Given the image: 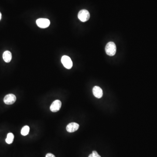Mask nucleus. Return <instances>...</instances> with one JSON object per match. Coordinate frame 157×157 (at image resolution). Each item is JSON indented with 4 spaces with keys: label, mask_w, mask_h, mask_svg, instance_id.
<instances>
[{
    "label": "nucleus",
    "mask_w": 157,
    "mask_h": 157,
    "mask_svg": "<svg viewBox=\"0 0 157 157\" xmlns=\"http://www.w3.org/2000/svg\"><path fill=\"white\" fill-rule=\"evenodd\" d=\"M93 95L96 98H101L103 95L102 90L98 86H95L92 89Z\"/></svg>",
    "instance_id": "nucleus-8"
},
{
    "label": "nucleus",
    "mask_w": 157,
    "mask_h": 157,
    "mask_svg": "<svg viewBox=\"0 0 157 157\" xmlns=\"http://www.w3.org/2000/svg\"><path fill=\"white\" fill-rule=\"evenodd\" d=\"M79 126V125L77 123L72 122L67 125L66 127V130L68 132H74L78 129Z\"/></svg>",
    "instance_id": "nucleus-7"
},
{
    "label": "nucleus",
    "mask_w": 157,
    "mask_h": 157,
    "mask_svg": "<svg viewBox=\"0 0 157 157\" xmlns=\"http://www.w3.org/2000/svg\"><path fill=\"white\" fill-rule=\"evenodd\" d=\"M3 58L5 62H10L12 59V53L9 51H5L3 54Z\"/></svg>",
    "instance_id": "nucleus-9"
},
{
    "label": "nucleus",
    "mask_w": 157,
    "mask_h": 157,
    "mask_svg": "<svg viewBox=\"0 0 157 157\" xmlns=\"http://www.w3.org/2000/svg\"><path fill=\"white\" fill-rule=\"evenodd\" d=\"M62 103L59 100L54 101L50 106V109L52 112H56L59 111L61 107Z\"/></svg>",
    "instance_id": "nucleus-6"
},
{
    "label": "nucleus",
    "mask_w": 157,
    "mask_h": 157,
    "mask_svg": "<svg viewBox=\"0 0 157 157\" xmlns=\"http://www.w3.org/2000/svg\"><path fill=\"white\" fill-rule=\"evenodd\" d=\"M45 157H56V156L53 154H51V153H48L46 155Z\"/></svg>",
    "instance_id": "nucleus-13"
},
{
    "label": "nucleus",
    "mask_w": 157,
    "mask_h": 157,
    "mask_svg": "<svg viewBox=\"0 0 157 157\" xmlns=\"http://www.w3.org/2000/svg\"><path fill=\"white\" fill-rule=\"evenodd\" d=\"M36 24L40 28L45 29L49 26L50 22L49 20L46 18H39L36 21Z\"/></svg>",
    "instance_id": "nucleus-4"
},
{
    "label": "nucleus",
    "mask_w": 157,
    "mask_h": 157,
    "mask_svg": "<svg viewBox=\"0 0 157 157\" xmlns=\"http://www.w3.org/2000/svg\"><path fill=\"white\" fill-rule=\"evenodd\" d=\"M61 62L64 67L67 69H70L73 66V62L70 57L64 56L62 57Z\"/></svg>",
    "instance_id": "nucleus-3"
},
{
    "label": "nucleus",
    "mask_w": 157,
    "mask_h": 157,
    "mask_svg": "<svg viewBox=\"0 0 157 157\" xmlns=\"http://www.w3.org/2000/svg\"><path fill=\"white\" fill-rule=\"evenodd\" d=\"M88 157H101L99 154H98V152L97 151L94 150L92 151V153Z\"/></svg>",
    "instance_id": "nucleus-12"
},
{
    "label": "nucleus",
    "mask_w": 157,
    "mask_h": 157,
    "mask_svg": "<svg viewBox=\"0 0 157 157\" xmlns=\"http://www.w3.org/2000/svg\"><path fill=\"white\" fill-rule=\"evenodd\" d=\"M14 135L12 133H9L7 134V137L5 141L6 143L8 144H11L14 141Z\"/></svg>",
    "instance_id": "nucleus-10"
},
{
    "label": "nucleus",
    "mask_w": 157,
    "mask_h": 157,
    "mask_svg": "<svg viewBox=\"0 0 157 157\" xmlns=\"http://www.w3.org/2000/svg\"><path fill=\"white\" fill-rule=\"evenodd\" d=\"M16 101V97L14 94H9L5 96L4 99V102L7 105L12 104Z\"/></svg>",
    "instance_id": "nucleus-5"
},
{
    "label": "nucleus",
    "mask_w": 157,
    "mask_h": 157,
    "mask_svg": "<svg viewBox=\"0 0 157 157\" xmlns=\"http://www.w3.org/2000/svg\"><path fill=\"white\" fill-rule=\"evenodd\" d=\"M116 50V46L114 42H109L106 46V52L108 56H112L115 55Z\"/></svg>",
    "instance_id": "nucleus-1"
},
{
    "label": "nucleus",
    "mask_w": 157,
    "mask_h": 157,
    "mask_svg": "<svg viewBox=\"0 0 157 157\" xmlns=\"http://www.w3.org/2000/svg\"><path fill=\"white\" fill-rule=\"evenodd\" d=\"M29 127L28 126H25L22 128L21 133V135H23V136H26L29 134Z\"/></svg>",
    "instance_id": "nucleus-11"
},
{
    "label": "nucleus",
    "mask_w": 157,
    "mask_h": 157,
    "mask_svg": "<svg viewBox=\"0 0 157 157\" xmlns=\"http://www.w3.org/2000/svg\"><path fill=\"white\" fill-rule=\"evenodd\" d=\"M1 14L0 12V20H1Z\"/></svg>",
    "instance_id": "nucleus-14"
},
{
    "label": "nucleus",
    "mask_w": 157,
    "mask_h": 157,
    "mask_svg": "<svg viewBox=\"0 0 157 157\" xmlns=\"http://www.w3.org/2000/svg\"><path fill=\"white\" fill-rule=\"evenodd\" d=\"M78 17L82 22H86L90 18V14L87 10L83 9L78 13Z\"/></svg>",
    "instance_id": "nucleus-2"
}]
</instances>
